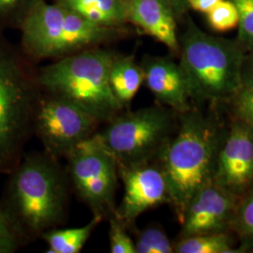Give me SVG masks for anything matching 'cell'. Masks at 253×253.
<instances>
[{
  "label": "cell",
  "instance_id": "cell-4",
  "mask_svg": "<svg viewBox=\"0 0 253 253\" xmlns=\"http://www.w3.org/2000/svg\"><path fill=\"white\" fill-rule=\"evenodd\" d=\"M116 53L99 47L55 59L37 73L42 92L68 100L100 124H106L125 109L110 86L109 73Z\"/></svg>",
  "mask_w": 253,
  "mask_h": 253
},
{
  "label": "cell",
  "instance_id": "cell-7",
  "mask_svg": "<svg viewBox=\"0 0 253 253\" xmlns=\"http://www.w3.org/2000/svg\"><path fill=\"white\" fill-rule=\"evenodd\" d=\"M178 124V114L161 104L121 112L95 135L118 167L158 161Z\"/></svg>",
  "mask_w": 253,
  "mask_h": 253
},
{
  "label": "cell",
  "instance_id": "cell-11",
  "mask_svg": "<svg viewBox=\"0 0 253 253\" xmlns=\"http://www.w3.org/2000/svg\"><path fill=\"white\" fill-rule=\"evenodd\" d=\"M213 182L237 196L253 185V128L235 118L218 150Z\"/></svg>",
  "mask_w": 253,
  "mask_h": 253
},
{
  "label": "cell",
  "instance_id": "cell-12",
  "mask_svg": "<svg viewBox=\"0 0 253 253\" xmlns=\"http://www.w3.org/2000/svg\"><path fill=\"white\" fill-rule=\"evenodd\" d=\"M239 198L213 180L209 182L194 194L186 208L180 237L227 232L231 229Z\"/></svg>",
  "mask_w": 253,
  "mask_h": 253
},
{
  "label": "cell",
  "instance_id": "cell-10",
  "mask_svg": "<svg viewBox=\"0 0 253 253\" xmlns=\"http://www.w3.org/2000/svg\"><path fill=\"white\" fill-rule=\"evenodd\" d=\"M124 183V194L115 215L126 227L147 210L169 204V191L165 174L159 161L118 167Z\"/></svg>",
  "mask_w": 253,
  "mask_h": 253
},
{
  "label": "cell",
  "instance_id": "cell-27",
  "mask_svg": "<svg viewBox=\"0 0 253 253\" xmlns=\"http://www.w3.org/2000/svg\"><path fill=\"white\" fill-rule=\"evenodd\" d=\"M242 87L253 89V50L246 53L242 68Z\"/></svg>",
  "mask_w": 253,
  "mask_h": 253
},
{
  "label": "cell",
  "instance_id": "cell-28",
  "mask_svg": "<svg viewBox=\"0 0 253 253\" xmlns=\"http://www.w3.org/2000/svg\"><path fill=\"white\" fill-rule=\"evenodd\" d=\"M221 0H187L189 9L207 14Z\"/></svg>",
  "mask_w": 253,
  "mask_h": 253
},
{
  "label": "cell",
  "instance_id": "cell-1",
  "mask_svg": "<svg viewBox=\"0 0 253 253\" xmlns=\"http://www.w3.org/2000/svg\"><path fill=\"white\" fill-rule=\"evenodd\" d=\"M0 201L24 243L61 225L69 208L67 169L45 151L24 154Z\"/></svg>",
  "mask_w": 253,
  "mask_h": 253
},
{
  "label": "cell",
  "instance_id": "cell-3",
  "mask_svg": "<svg viewBox=\"0 0 253 253\" xmlns=\"http://www.w3.org/2000/svg\"><path fill=\"white\" fill-rule=\"evenodd\" d=\"M178 55L191 100L211 104L231 101L242 88L246 51L236 39L210 35L189 18L179 35Z\"/></svg>",
  "mask_w": 253,
  "mask_h": 253
},
{
  "label": "cell",
  "instance_id": "cell-20",
  "mask_svg": "<svg viewBox=\"0 0 253 253\" xmlns=\"http://www.w3.org/2000/svg\"><path fill=\"white\" fill-rule=\"evenodd\" d=\"M134 244L136 253H173V243L161 227L145 228L140 232Z\"/></svg>",
  "mask_w": 253,
  "mask_h": 253
},
{
  "label": "cell",
  "instance_id": "cell-2",
  "mask_svg": "<svg viewBox=\"0 0 253 253\" xmlns=\"http://www.w3.org/2000/svg\"><path fill=\"white\" fill-rule=\"evenodd\" d=\"M225 134L213 116L192 107L178 114L176 130L158 161L167 181L169 205L180 223L194 194L213 180Z\"/></svg>",
  "mask_w": 253,
  "mask_h": 253
},
{
  "label": "cell",
  "instance_id": "cell-24",
  "mask_svg": "<svg viewBox=\"0 0 253 253\" xmlns=\"http://www.w3.org/2000/svg\"><path fill=\"white\" fill-rule=\"evenodd\" d=\"M25 244L0 202V253H13Z\"/></svg>",
  "mask_w": 253,
  "mask_h": 253
},
{
  "label": "cell",
  "instance_id": "cell-15",
  "mask_svg": "<svg viewBox=\"0 0 253 253\" xmlns=\"http://www.w3.org/2000/svg\"><path fill=\"white\" fill-rule=\"evenodd\" d=\"M99 27L123 29L127 24L124 0H54Z\"/></svg>",
  "mask_w": 253,
  "mask_h": 253
},
{
  "label": "cell",
  "instance_id": "cell-17",
  "mask_svg": "<svg viewBox=\"0 0 253 253\" xmlns=\"http://www.w3.org/2000/svg\"><path fill=\"white\" fill-rule=\"evenodd\" d=\"M103 219L93 216L90 221L81 227L70 229H52L42 235V239L52 253H79L88 241L93 231Z\"/></svg>",
  "mask_w": 253,
  "mask_h": 253
},
{
  "label": "cell",
  "instance_id": "cell-8",
  "mask_svg": "<svg viewBox=\"0 0 253 253\" xmlns=\"http://www.w3.org/2000/svg\"><path fill=\"white\" fill-rule=\"evenodd\" d=\"M66 160L71 186L93 216L113 217L119 177L115 158L94 134L77 145Z\"/></svg>",
  "mask_w": 253,
  "mask_h": 253
},
{
  "label": "cell",
  "instance_id": "cell-29",
  "mask_svg": "<svg viewBox=\"0 0 253 253\" xmlns=\"http://www.w3.org/2000/svg\"><path fill=\"white\" fill-rule=\"evenodd\" d=\"M170 4L172 5V9L174 10V13L177 19H182L189 10L187 0H168Z\"/></svg>",
  "mask_w": 253,
  "mask_h": 253
},
{
  "label": "cell",
  "instance_id": "cell-25",
  "mask_svg": "<svg viewBox=\"0 0 253 253\" xmlns=\"http://www.w3.org/2000/svg\"><path fill=\"white\" fill-rule=\"evenodd\" d=\"M231 102L235 118L253 128V89L242 87Z\"/></svg>",
  "mask_w": 253,
  "mask_h": 253
},
{
  "label": "cell",
  "instance_id": "cell-6",
  "mask_svg": "<svg viewBox=\"0 0 253 253\" xmlns=\"http://www.w3.org/2000/svg\"><path fill=\"white\" fill-rule=\"evenodd\" d=\"M41 97L37 74L0 44V174H9L24 156Z\"/></svg>",
  "mask_w": 253,
  "mask_h": 253
},
{
  "label": "cell",
  "instance_id": "cell-21",
  "mask_svg": "<svg viewBox=\"0 0 253 253\" xmlns=\"http://www.w3.org/2000/svg\"><path fill=\"white\" fill-rule=\"evenodd\" d=\"M206 15L209 27L217 32L233 30L239 24L238 10L230 0H221Z\"/></svg>",
  "mask_w": 253,
  "mask_h": 253
},
{
  "label": "cell",
  "instance_id": "cell-23",
  "mask_svg": "<svg viewBox=\"0 0 253 253\" xmlns=\"http://www.w3.org/2000/svg\"><path fill=\"white\" fill-rule=\"evenodd\" d=\"M110 252L112 253H136L135 244L126 233V228L116 216L108 218Z\"/></svg>",
  "mask_w": 253,
  "mask_h": 253
},
{
  "label": "cell",
  "instance_id": "cell-16",
  "mask_svg": "<svg viewBox=\"0 0 253 253\" xmlns=\"http://www.w3.org/2000/svg\"><path fill=\"white\" fill-rule=\"evenodd\" d=\"M109 82L118 102L127 110L144 84V73L141 65L136 62L133 55L116 54L111 64Z\"/></svg>",
  "mask_w": 253,
  "mask_h": 253
},
{
  "label": "cell",
  "instance_id": "cell-9",
  "mask_svg": "<svg viewBox=\"0 0 253 253\" xmlns=\"http://www.w3.org/2000/svg\"><path fill=\"white\" fill-rule=\"evenodd\" d=\"M100 125L72 102L44 93L38 103L33 134L46 153L57 160L66 159L77 145L94 135Z\"/></svg>",
  "mask_w": 253,
  "mask_h": 253
},
{
  "label": "cell",
  "instance_id": "cell-26",
  "mask_svg": "<svg viewBox=\"0 0 253 253\" xmlns=\"http://www.w3.org/2000/svg\"><path fill=\"white\" fill-rule=\"evenodd\" d=\"M34 0H0V18L19 14L20 21Z\"/></svg>",
  "mask_w": 253,
  "mask_h": 253
},
{
  "label": "cell",
  "instance_id": "cell-22",
  "mask_svg": "<svg viewBox=\"0 0 253 253\" xmlns=\"http://www.w3.org/2000/svg\"><path fill=\"white\" fill-rule=\"evenodd\" d=\"M238 10L239 24L236 40L246 53L253 50V0H230Z\"/></svg>",
  "mask_w": 253,
  "mask_h": 253
},
{
  "label": "cell",
  "instance_id": "cell-14",
  "mask_svg": "<svg viewBox=\"0 0 253 253\" xmlns=\"http://www.w3.org/2000/svg\"><path fill=\"white\" fill-rule=\"evenodd\" d=\"M127 24L166 46L172 54L179 53L177 17L168 0H124Z\"/></svg>",
  "mask_w": 253,
  "mask_h": 253
},
{
  "label": "cell",
  "instance_id": "cell-13",
  "mask_svg": "<svg viewBox=\"0 0 253 253\" xmlns=\"http://www.w3.org/2000/svg\"><path fill=\"white\" fill-rule=\"evenodd\" d=\"M140 65L144 73V84L158 104L177 114L191 108L189 83L179 62L171 56L146 54Z\"/></svg>",
  "mask_w": 253,
  "mask_h": 253
},
{
  "label": "cell",
  "instance_id": "cell-18",
  "mask_svg": "<svg viewBox=\"0 0 253 253\" xmlns=\"http://www.w3.org/2000/svg\"><path fill=\"white\" fill-rule=\"evenodd\" d=\"M176 253H245L243 248L236 249L233 238L223 233H208L180 237L173 243Z\"/></svg>",
  "mask_w": 253,
  "mask_h": 253
},
{
  "label": "cell",
  "instance_id": "cell-5",
  "mask_svg": "<svg viewBox=\"0 0 253 253\" xmlns=\"http://www.w3.org/2000/svg\"><path fill=\"white\" fill-rule=\"evenodd\" d=\"M22 44L35 60L59 59L85 49L108 43L121 30L99 27L70 9L46 0H34L20 21Z\"/></svg>",
  "mask_w": 253,
  "mask_h": 253
},
{
  "label": "cell",
  "instance_id": "cell-19",
  "mask_svg": "<svg viewBox=\"0 0 253 253\" xmlns=\"http://www.w3.org/2000/svg\"><path fill=\"white\" fill-rule=\"evenodd\" d=\"M231 230L241 239L245 252L253 250V185L239 198Z\"/></svg>",
  "mask_w": 253,
  "mask_h": 253
}]
</instances>
